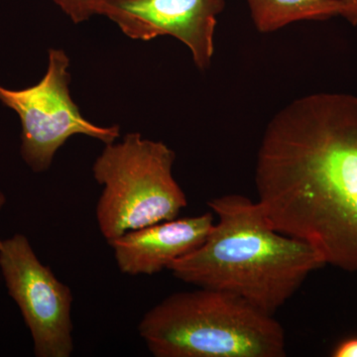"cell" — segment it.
Returning <instances> with one entry per match:
<instances>
[{
	"instance_id": "obj_1",
	"label": "cell",
	"mask_w": 357,
	"mask_h": 357,
	"mask_svg": "<svg viewBox=\"0 0 357 357\" xmlns=\"http://www.w3.org/2000/svg\"><path fill=\"white\" fill-rule=\"evenodd\" d=\"M255 184L275 230L357 271V96L314 93L281 109L263 135Z\"/></svg>"
},
{
	"instance_id": "obj_2",
	"label": "cell",
	"mask_w": 357,
	"mask_h": 357,
	"mask_svg": "<svg viewBox=\"0 0 357 357\" xmlns=\"http://www.w3.org/2000/svg\"><path fill=\"white\" fill-rule=\"evenodd\" d=\"M208 206L218 222L199 248L169 265L178 280L232 294L273 316L326 265L309 244L275 230L257 202L227 195Z\"/></svg>"
},
{
	"instance_id": "obj_3",
	"label": "cell",
	"mask_w": 357,
	"mask_h": 357,
	"mask_svg": "<svg viewBox=\"0 0 357 357\" xmlns=\"http://www.w3.org/2000/svg\"><path fill=\"white\" fill-rule=\"evenodd\" d=\"M138 331L156 357L286 356L285 333L273 316L213 289L169 296L145 314Z\"/></svg>"
},
{
	"instance_id": "obj_4",
	"label": "cell",
	"mask_w": 357,
	"mask_h": 357,
	"mask_svg": "<svg viewBox=\"0 0 357 357\" xmlns=\"http://www.w3.org/2000/svg\"><path fill=\"white\" fill-rule=\"evenodd\" d=\"M176 155L163 142L129 133L105 144L93 167L103 185L96 220L107 243L132 230L177 218L188 202L174 178Z\"/></svg>"
},
{
	"instance_id": "obj_5",
	"label": "cell",
	"mask_w": 357,
	"mask_h": 357,
	"mask_svg": "<svg viewBox=\"0 0 357 357\" xmlns=\"http://www.w3.org/2000/svg\"><path fill=\"white\" fill-rule=\"evenodd\" d=\"M70 60L63 50L49 51V64L43 79L30 88L13 91L0 86V102L20 117L21 156L32 171L48 170L66 141L84 134L114 142L121 136L119 126L102 128L82 115L70 95Z\"/></svg>"
},
{
	"instance_id": "obj_6",
	"label": "cell",
	"mask_w": 357,
	"mask_h": 357,
	"mask_svg": "<svg viewBox=\"0 0 357 357\" xmlns=\"http://www.w3.org/2000/svg\"><path fill=\"white\" fill-rule=\"evenodd\" d=\"M0 269L31 333L35 356H72V291L40 261L24 234L3 241Z\"/></svg>"
},
{
	"instance_id": "obj_7",
	"label": "cell",
	"mask_w": 357,
	"mask_h": 357,
	"mask_svg": "<svg viewBox=\"0 0 357 357\" xmlns=\"http://www.w3.org/2000/svg\"><path fill=\"white\" fill-rule=\"evenodd\" d=\"M225 0H98L96 14L105 16L131 39L175 37L192 52L199 69L210 67L217 17Z\"/></svg>"
},
{
	"instance_id": "obj_8",
	"label": "cell",
	"mask_w": 357,
	"mask_h": 357,
	"mask_svg": "<svg viewBox=\"0 0 357 357\" xmlns=\"http://www.w3.org/2000/svg\"><path fill=\"white\" fill-rule=\"evenodd\" d=\"M213 215L174 218L132 230L109 244L122 273L153 275L168 269L178 258L191 252L206 241L213 229Z\"/></svg>"
},
{
	"instance_id": "obj_9",
	"label": "cell",
	"mask_w": 357,
	"mask_h": 357,
	"mask_svg": "<svg viewBox=\"0 0 357 357\" xmlns=\"http://www.w3.org/2000/svg\"><path fill=\"white\" fill-rule=\"evenodd\" d=\"M255 27L262 33L281 29L302 20L345 17L342 0H248Z\"/></svg>"
},
{
	"instance_id": "obj_10",
	"label": "cell",
	"mask_w": 357,
	"mask_h": 357,
	"mask_svg": "<svg viewBox=\"0 0 357 357\" xmlns=\"http://www.w3.org/2000/svg\"><path fill=\"white\" fill-rule=\"evenodd\" d=\"M74 23L89 20L96 14L98 0H52Z\"/></svg>"
},
{
	"instance_id": "obj_11",
	"label": "cell",
	"mask_w": 357,
	"mask_h": 357,
	"mask_svg": "<svg viewBox=\"0 0 357 357\" xmlns=\"http://www.w3.org/2000/svg\"><path fill=\"white\" fill-rule=\"evenodd\" d=\"M335 357H357V338L344 340L333 351Z\"/></svg>"
},
{
	"instance_id": "obj_12",
	"label": "cell",
	"mask_w": 357,
	"mask_h": 357,
	"mask_svg": "<svg viewBox=\"0 0 357 357\" xmlns=\"http://www.w3.org/2000/svg\"><path fill=\"white\" fill-rule=\"evenodd\" d=\"M342 3L347 7L345 20L354 26L357 25V0H342Z\"/></svg>"
},
{
	"instance_id": "obj_13",
	"label": "cell",
	"mask_w": 357,
	"mask_h": 357,
	"mask_svg": "<svg viewBox=\"0 0 357 357\" xmlns=\"http://www.w3.org/2000/svg\"><path fill=\"white\" fill-rule=\"evenodd\" d=\"M6 204V195H4L3 192L0 191V211H1V208H3L4 204ZM2 243H3V241H1L0 239V249L2 248Z\"/></svg>"
}]
</instances>
